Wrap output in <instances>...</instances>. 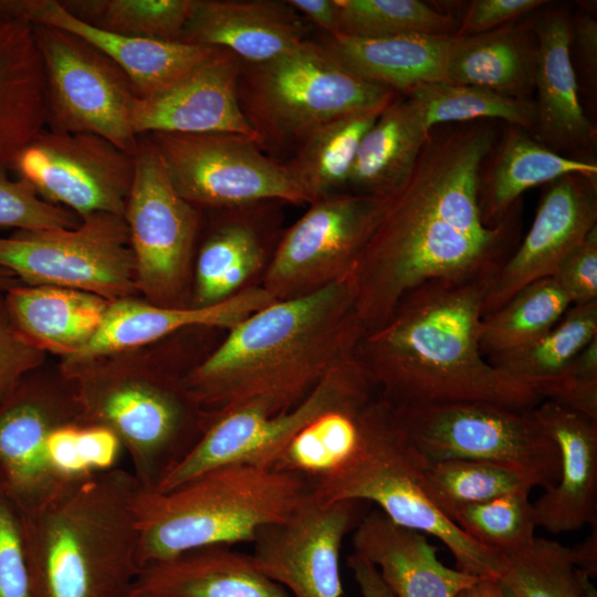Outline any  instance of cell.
<instances>
[{
  "instance_id": "6da1fadb",
  "label": "cell",
  "mask_w": 597,
  "mask_h": 597,
  "mask_svg": "<svg viewBox=\"0 0 597 597\" xmlns=\"http://www.w3.org/2000/svg\"><path fill=\"white\" fill-rule=\"evenodd\" d=\"M500 134L499 122L488 119L429 129L347 277L366 332L381 326L422 283L496 275L511 256L522 239V199L489 227L478 198L480 170Z\"/></svg>"
},
{
  "instance_id": "7a4b0ae2",
  "label": "cell",
  "mask_w": 597,
  "mask_h": 597,
  "mask_svg": "<svg viewBox=\"0 0 597 597\" xmlns=\"http://www.w3.org/2000/svg\"><path fill=\"white\" fill-rule=\"evenodd\" d=\"M494 276L427 281L364 334L355 357L383 400L392 408L484 401L519 409L542 401L481 353L479 328Z\"/></svg>"
},
{
  "instance_id": "3957f363",
  "label": "cell",
  "mask_w": 597,
  "mask_h": 597,
  "mask_svg": "<svg viewBox=\"0 0 597 597\" xmlns=\"http://www.w3.org/2000/svg\"><path fill=\"white\" fill-rule=\"evenodd\" d=\"M365 333L345 279L248 315L181 381L211 420L244 404L280 413L353 358Z\"/></svg>"
},
{
  "instance_id": "277c9868",
  "label": "cell",
  "mask_w": 597,
  "mask_h": 597,
  "mask_svg": "<svg viewBox=\"0 0 597 597\" xmlns=\"http://www.w3.org/2000/svg\"><path fill=\"white\" fill-rule=\"evenodd\" d=\"M132 471L66 479L23 515L33 597H129L142 568Z\"/></svg>"
},
{
  "instance_id": "5b68a950",
  "label": "cell",
  "mask_w": 597,
  "mask_h": 597,
  "mask_svg": "<svg viewBox=\"0 0 597 597\" xmlns=\"http://www.w3.org/2000/svg\"><path fill=\"white\" fill-rule=\"evenodd\" d=\"M310 493L301 473L245 463L216 467L165 492L140 488V565L208 545L252 543Z\"/></svg>"
},
{
  "instance_id": "8992f818",
  "label": "cell",
  "mask_w": 597,
  "mask_h": 597,
  "mask_svg": "<svg viewBox=\"0 0 597 597\" xmlns=\"http://www.w3.org/2000/svg\"><path fill=\"white\" fill-rule=\"evenodd\" d=\"M426 465L392 407L377 395L358 416L357 439L348 453L307 479L315 499L375 503L394 523L442 542L458 569L499 578L502 555L471 538L434 505L423 486Z\"/></svg>"
},
{
  "instance_id": "52a82bcc",
  "label": "cell",
  "mask_w": 597,
  "mask_h": 597,
  "mask_svg": "<svg viewBox=\"0 0 597 597\" xmlns=\"http://www.w3.org/2000/svg\"><path fill=\"white\" fill-rule=\"evenodd\" d=\"M396 95L358 77L313 40L266 62L241 61L237 81L240 108L273 159L294 153L317 127Z\"/></svg>"
},
{
  "instance_id": "ba28073f",
  "label": "cell",
  "mask_w": 597,
  "mask_h": 597,
  "mask_svg": "<svg viewBox=\"0 0 597 597\" xmlns=\"http://www.w3.org/2000/svg\"><path fill=\"white\" fill-rule=\"evenodd\" d=\"M85 425L109 429L129 455L132 473L156 490L210 423L182 381L140 369L82 368L69 375Z\"/></svg>"
},
{
  "instance_id": "9c48e42d",
  "label": "cell",
  "mask_w": 597,
  "mask_h": 597,
  "mask_svg": "<svg viewBox=\"0 0 597 597\" xmlns=\"http://www.w3.org/2000/svg\"><path fill=\"white\" fill-rule=\"evenodd\" d=\"M376 396L373 381L354 356L286 411L272 413L261 405L244 404L220 412L156 491H169L224 464L276 468L294 439L314 421L331 412L360 409Z\"/></svg>"
},
{
  "instance_id": "30bf717a",
  "label": "cell",
  "mask_w": 597,
  "mask_h": 597,
  "mask_svg": "<svg viewBox=\"0 0 597 597\" xmlns=\"http://www.w3.org/2000/svg\"><path fill=\"white\" fill-rule=\"evenodd\" d=\"M534 408L458 401L392 409L427 462H493L523 473L535 488L545 490L557 482L559 453Z\"/></svg>"
},
{
  "instance_id": "8fae6325",
  "label": "cell",
  "mask_w": 597,
  "mask_h": 597,
  "mask_svg": "<svg viewBox=\"0 0 597 597\" xmlns=\"http://www.w3.org/2000/svg\"><path fill=\"white\" fill-rule=\"evenodd\" d=\"M0 268L23 285L74 289L108 301L137 290L128 227L112 213L90 214L75 228L0 237Z\"/></svg>"
},
{
  "instance_id": "7c38bea8",
  "label": "cell",
  "mask_w": 597,
  "mask_h": 597,
  "mask_svg": "<svg viewBox=\"0 0 597 597\" xmlns=\"http://www.w3.org/2000/svg\"><path fill=\"white\" fill-rule=\"evenodd\" d=\"M45 86L46 128L92 134L134 155L138 94L128 75L95 46L57 28L34 24Z\"/></svg>"
},
{
  "instance_id": "4fadbf2b",
  "label": "cell",
  "mask_w": 597,
  "mask_h": 597,
  "mask_svg": "<svg viewBox=\"0 0 597 597\" xmlns=\"http://www.w3.org/2000/svg\"><path fill=\"white\" fill-rule=\"evenodd\" d=\"M176 192L193 207L234 209L269 201L308 203L283 163L230 133H150Z\"/></svg>"
},
{
  "instance_id": "5bb4252c",
  "label": "cell",
  "mask_w": 597,
  "mask_h": 597,
  "mask_svg": "<svg viewBox=\"0 0 597 597\" xmlns=\"http://www.w3.org/2000/svg\"><path fill=\"white\" fill-rule=\"evenodd\" d=\"M124 219L135 261L136 287L149 303L180 306L199 226L196 207L171 186L146 136H139Z\"/></svg>"
},
{
  "instance_id": "9a60e30c",
  "label": "cell",
  "mask_w": 597,
  "mask_h": 597,
  "mask_svg": "<svg viewBox=\"0 0 597 597\" xmlns=\"http://www.w3.org/2000/svg\"><path fill=\"white\" fill-rule=\"evenodd\" d=\"M385 199L342 191L308 203L306 212L280 239L261 286L281 301L347 279Z\"/></svg>"
},
{
  "instance_id": "2e32d148",
  "label": "cell",
  "mask_w": 597,
  "mask_h": 597,
  "mask_svg": "<svg viewBox=\"0 0 597 597\" xmlns=\"http://www.w3.org/2000/svg\"><path fill=\"white\" fill-rule=\"evenodd\" d=\"M8 170L81 219L97 212L124 217L135 160L103 137L44 128Z\"/></svg>"
},
{
  "instance_id": "e0dca14e",
  "label": "cell",
  "mask_w": 597,
  "mask_h": 597,
  "mask_svg": "<svg viewBox=\"0 0 597 597\" xmlns=\"http://www.w3.org/2000/svg\"><path fill=\"white\" fill-rule=\"evenodd\" d=\"M84 423L72 379L48 380L36 370L25 376L0 404V493L29 513L66 480L52 468V432Z\"/></svg>"
},
{
  "instance_id": "ac0fdd59",
  "label": "cell",
  "mask_w": 597,
  "mask_h": 597,
  "mask_svg": "<svg viewBox=\"0 0 597 597\" xmlns=\"http://www.w3.org/2000/svg\"><path fill=\"white\" fill-rule=\"evenodd\" d=\"M362 503H327L310 493L284 520L258 531L254 564L292 597H342V544L363 517Z\"/></svg>"
},
{
  "instance_id": "d6986e66",
  "label": "cell",
  "mask_w": 597,
  "mask_h": 597,
  "mask_svg": "<svg viewBox=\"0 0 597 597\" xmlns=\"http://www.w3.org/2000/svg\"><path fill=\"white\" fill-rule=\"evenodd\" d=\"M597 228V178L572 174L546 185L528 231L493 279L483 315L554 274Z\"/></svg>"
},
{
  "instance_id": "ffe728a7",
  "label": "cell",
  "mask_w": 597,
  "mask_h": 597,
  "mask_svg": "<svg viewBox=\"0 0 597 597\" xmlns=\"http://www.w3.org/2000/svg\"><path fill=\"white\" fill-rule=\"evenodd\" d=\"M570 15L569 4L551 1L533 13L538 40L533 136L561 155L595 159L597 130L582 105L570 57Z\"/></svg>"
},
{
  "instance_id": "44dd1931",
  "label": "cell",
  "mask_w": 597,
  "mask_h": 597,
  "mask_svg": "<svg viewBox=\"0 0 597 597\" xmlns=\"http://www.w3.org/2000/svg\"><path fill=\"white\" fill-rule=\"evenodd\" d=\"M240 66L239 57L221 49L166 90L138 96L132 113L135 134L230 133L259 144L238 102Z\"/></svg>"
},
{
  "instance_id": "7402d4cb",
  "label": "cell",
  "mask_w": 597,
  "mask_h": 597,
  "mask_svg": "<svg viewBox=\"0 0 597 597\" xmlns=\"http://www.w3.org/2000/svg\"><path fill=\"white\" fill-rule=\"evenodd\" d=\"M0 14L77 35L122 67L140 97L166 90L221 50L109 32L78 19L57 0H0Z\"/></svg>"
},
{
  "instance_id": "603a6c76",
  "label": "cell",
  "mask_w": 597,
  "mask_h": 597,
  "mask_svg": "<svg viewBox=\"0 0 597 597\" xmlns=\"http://www.w3.org/2000/svg\"><path fill=\"white\" fill-rule=\"evenodd\" d=\"M275 300L262 287H244L208 306H161L132 297L111 301L104 318L87 344L66 358L75 371L104 356L147 345L179 329L193 326L231 328Z\"/></svg>"
},
{
  "instance_id": "cb8c5ba5",
  "label": "cell",
  "mask_w": 597,
  "mask_h": 597,
  "mask_svg": "<svg viewBox=\"0 0 597 597\" xmlns=\"http://www.w3.org/2000/svg\"><path fill=\"white\" fill-rule=\"evenodd\" d=\"M534 410L559 453L557 482L533 503L536 526L554 535L596 526L597 420L549 400Z\"/></svg>"
},
{
  "instance_id": "d4e9b609",
  "label": "cell",
  "mask_w": 597,
  "mask_h": 597,
  "mask_svg": "<svg viewBox=\"0 0 597 597\" xmlns=\"http://www.w3.org/2000/svg\"><path fill=\"white\" fill-rule=\"evenodd\" d=\"M305 22L289 0H195L180 42L262 63L310 40Z\"/></svg>"
},
{
  "instance_id": "484cf974",
  "label": "cell",
  "mask_w": 597,
  "mask_h": 597,
  "mask_svg": "<svg viewBox=\"0 0 597 597\" xmlns=\"http://www.w3.org/2000/svg\"><path fill=\"white\" fill-rule=\"evenodd\" d=\"M354 530V554L377 568L395 597H457L483 578L447 567L423 533L394 523L378 509Z\"/></svg>"
},
{
  "instance_id": "4316f807",
  "label": "cell",
  "mask_w": 597,
  "mask_h": 597,
  "mask_svg": "<svg viewBox=\"0 0 597 597\" xmlns=\"http://www.w3.org/2000/svg\"><path fill=\"white\" fill-rule=\"evenodd\" d=\"M129 597H292L251 556L208 545L145 565Z\"/></svg>"
},
{
  "instance_id": "83f0119b",
  "label": "cell",
  "mask_w": 597,
  "mask_h": 597,
  "mask_svg": "<svg viewBox=\"0 0 597 597\" xmlns=\"http://www.w3.org/2000/svg\"><path fill=\"white\" fill-rule=\"evenodd\" d=\"M572 174L597 178L596 159L561 155L527 130L505 125L479 175L478 198L483 222L496 226L527 189Z\"/></svg>"
},
{
  "instance_id": "f1b7e54d",
  "label": "cell",
  "mask_w": 597,
  "mask_h": 597,
  "mask_svg": "<svg viewBox=\"0 0 597 597\" xmlns=\"http://www.w3.org/2000/svg\"><path fill=\"white\" fill-rule=\"evenodd\" d=\"M533 13L489 32L453 35L446 81L485 87L512 98L533 100L538 56Z\"/></svg>"
},
{
  "instance_id": "f546056e",
  "label": "cell",
  "mask_w": 597,
  "mask_h": 597,
  "mask_svg": "<svg viewBox=\"0 0 597 597\" xmlns=\"http://www.w3.org/2000/svg\"><path fill=\"white\" fill-rule=\"evenodd\" d=\"M453 35L401 34L385 38L325 35L318 42L358 77L407 95L415 88L446 81Z\"/></svg>"
},
{
  "instance_id": "4dcf8cb0",
  "label": "cell",
  "mask_w": 597,
  "mask_h": 597,
  "mask_svg": "<svg viewBox=\"0 0 597 597\" xmlns=\"http://www.w3.org/2000/svg\"><path fill=\"white\" fill-rule=\"evenodd\" d=\"M46 128L44 73L33 27L0 14V166Z\"/></svg>"
},
{
  "instance_id": "1f68e13d",
  "label": "cell",
  "mask_w": 597,
  "mask_h": 597,
  "mask_svg": "<svg viewBox=\"0 0 597 597\" xmlns=\"http://www.w3.org/2000/svg\"><path fill=\"white\" fill-rule=\"evenodd\" d=\"M4 301L13 325L28 343L65 359L93 337L111 303L80 290L23 284L4 293Z\"/></svg>"
},
{
  "instance_id": "d6a6232c",
  "label": "cell",
  "mask_w": 597,
  "mask_h": 597,
  "mask_svg": "<svg viewBox=\"0 0 597 597\" xmlns=\"http://www.w3.org/2000/svg\"><path fill=\"white\" fill-rule=\"evenodd\" d=\"M429 129L419 103L411 96L397 94L364 136L347 192L390 195L412 170Z\"/></svg>"
},
{
  "instance_id": "836d02e7",
  "label": "cell",
  "mask_w": 597,
  "mask_h": 597,
  "mask_svg": "<svg viewBox=\"0 0 597 597\" xmlns=\"http://www.w3.org/2000/svg\"><path fill=\"white\" fill-rule=\"evenodd\" d=\"M256 205L227 209L229 218L203 242L196 262L193 306L229 298L262 268L265 241L254 216Z\"/></svg>"
},
{
  "instance_id": "e575fe53",
  "label": "cell",
  "mask_w": 597,
  "mask_h": 597,
  "mask_svg": "<svg viewBox=\"0 0 597 597\" xmlns=\"http://www.w3.org/2000/svg\"><path fill=\"white\" fill-rule=\"evenodd\" d=\"M389 103L341 116L317 127L283 163L308 203L346 189L364 136Z\"/></svg>"
},
{
  "instance_id": "d590c367",
  "label": "cell",
  "mask_w": 597,
  "mask_h": 597,
  "mask_svg": "<svg viewBox=\"0 0 597 597\" xmlns=\"http://www.w3.org/2000/svg\"><path fill=\"white\" fill-rule=\"evenodd\" d=\"M572 303L549 276L537 280L482 316L479 346L489 363L520 352L548 333Z\"/></svg>"
},
{
  "instance_id": "8d00e7d4",
  "label": "cell",
  "mask_w": 597,
  "mask_h": 597,
  "mask_svg": "<svg viewBox=\"0 0 597 597\" xmlns=\"http://www.w3.org/2000/svg\"><path fill=\"white\" fill-rule=\"evenodd\" d=\"M597 338V301L572 305L557 324L531 346L490 364L537 391ZM538 396V395H537Z\"/></svg>"
},
{
  "instance_id": "74e56055",
  "label": "cell",
  "mask_w": 597,
  "mask_h": 597,
  "mask_svg": "<svg viewBox=\"0 0 597 597\" xmlns=\"http://www.w3.org/2000/svg\"><path fill=\"white\" fill-rule=\"evenodd\" d=\"M502 557L499 580L512 597H597L570 547L557 541L535 537L528 547Z\"/></svg>"
},
{
  "instance_id": "f35d334b",
  "label": "cell",
  "mask_w": 597,
  "mask_h": 597,
  "mask_svg": "<svg viewBox=\"0 0 597 597\" xmlns=\"http://www.w3.org/2000/svg\"><path fill=\"white\" fill-rule=\"evenodd\" d=\"M406 96L419 103L429 128L481 119L502 121L532 135L535 127L533 100L503 96L481 86L440 81L423 84Z\"/></svg>"
},
{
  "instance_id": "ab89813d",
  "label": "cell",
  "mask_w": 597,
  "mask_h": 597,
  "mask_svg": "<svg viewBox=\"0 0 597 597\" xmlns=\"http://www.w3.org/2000/svg\"><path fill=\"white\" fill-rule=\"evenodd\" d=\"M423 486L448 517L454 510L517 491L531 492L534 483L509 467L473 459L427 462Z\"/></svg>"
},
{
  "instance_id": "60d3db41",
  "label": "cell",
  "mask_w": 597,
  "mask_h": 597,
  "mask_svg": "<svg viewBox=\"0 0 597 597\" xmlns=\"http://www.w3.org/2000/svg\"><path fill=\"white\" fill-rule=\"evenodd\" d=\"M78 19L133 38L180 42L195 0L61 1Z\"/></svg>"
},
{
  "instance_id": "b9f144b4",
  "label": "cell",
  "mask_w": 597,
  "mask_h": 597,
  "mask_svg": "<svg viewBox=\"0 0 597 597\" xmlns=\"http://www.w3.org/2000/svg\"><path fill=\"white\" fill-rule=\"evenodd\" d=\"M338 34L385 38L401 34L454 35L457 17L420 0H335ZM337 34V35H338Z\"/></svg>"
},
{
  "instance_id": "7bdbcfd3",
  "label": "cell",
  "mask_w": 597,
  "mask_h": 597,
  "mask_svg": "<svg viewBox=\"0 0 597 597\" xmlns=\"http://www.w3.org/2000/svg\"><path fill=\"white\" fill-rule=\"evenodd\" d=\"M528 491H517L465 505L448 516L467 535L499 554L528 547L536 527Z\"/></svg>"
},
{
  "instance_id": "ee69618b",
  "label": "cell",
  "mask_w": 597,
  "mask_h": 597,
  "mask_svg": "<svg viewBox=\"0 0 597 597\" xmlns=\"http://www.w3.org/2000/svg\"><path fill=\"white\" fill-rule=\"evenodd\" d=\"M363 409L331 412L314 421L290 444L276 469L310 478L336 463L356 442Z\"/></svg>"
},
{
  "instance_id": "f6af8a7d",
  "label": "cell",
  "mask_w": 597,
  "mask_h": 597,
  "mask_svg": "<svg viewBox=\"0 0 597 597\" xmlns=\"http://www.w3.org/2000/svg\"><path fill=\"white\" fill-rule=\"evenodd\" d=\"M122 450L109 429L85 423L59 427L48 444L51 465L64 479L115 468Z\"/></svg>"
},
{
  "instance_id": "bcb514c9",
  "label": "cell",
  "mask_w": 597,
  "mask_h": 597,
  "mask_svg": "<svg viewBox=\"0 0 597 597\" xmlns=\"http://www.w3.org/2000/svg\"><path fill=\"white\" fill-rule=\"evenodd\" d=\"M0 166V229L41 230L75 228L81 218L42 199L24 180L11 178Z\"/></svg>"
},
{
  "instance_id": "7dc6e473",
  "label": "cell",
  "mask_w": 597,
  "mask_h": 597,
  "mask_svg": "<svg viewBox=\"0 0 597 597\" xmlns=\"http://www.w3.org/2000/svg\"><path fill=\"white\" fill-rule=\"evenodd\" d=\"M537 395L542 400L556 402L597 420V338Z\"/></svg>"
},
{
  "instance_id": "c3c4849f",
  "label": "cell",
  "mask_w": 597,
  "mask_h": 597,
  "mask_svg": "<svg viewBox=\"0 0 597 597\" xmlns=\"http://www.w3.org/2000/svg\"><path fill=\"white\" fill-rule=\"evenodd\" d=\"M0 597H33L23 515L0 493Z\"/></svg>"
},
{
  "instance_id": "681fc988",
  "label": "cell",
  "mask_w": 597,
  "mask_h": 597,
  "mask_svg": "<svg viewBox=\"0 0 597 597\" xmlns=\"http://www.w3.org/2000/svg\"><path fill=\"white\" fill-rule=\"evenodd\" d=\"M45 353L28 343L13 325L0 292V404L29 374L38 370Z\"/></svg>"
},
{
  "instance_id": "f907efd6",
  "label": "cell",
  "mask_w": 597,
  "mask_h": 597,
  "mask_svg": "<svg viewBox=\"0 0 597 597\" xmlns=\"http://www.w3.org/2000/svg\"><path fill=\"white\" fill-rule=\"evenodd\" d=\"M552 277L572 305L597 301V228L562 261Z\"/></svg>"
},
{
  "instance_id": "816d5d0a",
  "label": "cell",
  "mask_w": 597,
  "mask_h": 597,
  "mask_svg": "<svg viewBox=\"0 0 597 597\" xmlns=\"http://www.w3.org/2000/svg\"><path fill=\"white\" fill-rule=\"evenodd\" d=\"M547 0H473L459 19L454 36L480 34L517 21L541 9Z\"/></svg>"
},
{
  "instance_id": "f5cc1de1",
  "label": "cell",
  "mask_w": 597,
  "mask_h": 597,
  "mask_svg": "<svg viewBox=\"0 0 597 597\" xmlns=\"http://www.w3.org/2000/svg\"><path fill=\"white\" fill-rule=\"evenodd\" d=\"M575 49L576 64L589 94L597 86V21L591 13L580 10L570 15V50Z\"/></svg>"
},
{
  "instance_id": "db71d44e",
  "label": "cell",
  "mask_w": 597,
  "mask_h": 597,
  "mask_svg": "<svg viewBox=\"0 0 597 597\" xmlns=\"http://www.w3.org/2000/svg\"><path fill=\"white\" fill-rule=\"evenodd\" d=\"M290 4L325 35L338 34V11L335 0H289Z\"/></svg>"
},
{
  "instance_id": "11a10c76",
  "label": "cell",
  "mask_w": 597,
  "mask_h": 597,
  "mask_svg": "<svg viewBox=\"0 0 597 597\" xmlns=\"http://www.w3.org/2000/svg\"><path fill=\"white\" fill-rule=\"evenodd\" d=\"M347 564L362 597H395L371 563L353 553L348 556Z\"/></svg>"
},
{
  "instance_id": "9f6ffc18",
  "label": "cell",
  "mask_w": 597,
  "mask_h": 597,
  "mask_svg": "<svg viewBox=\"0 0 597 597\" xmlns=\"http://www.w3.org/2000/svg\"><path fill=\"white\" fill-rule=\"evenodd\" d=\"M575 565L593 577L597 573V531L596 526L590 535L580 544L570 547Z\"/></svg>"
},
{
  "instance_id": "6f0895ef",
  "label": "cell",
  "mask_w": 597,
  "mask_h": 597,
  "mask_svg": "<svg viewBox=\"0 0 597 597\" xmlns=\"http://www.w3.org/2000/svg\"><path fill=\"white\" fill-rule=\"evenodd\" d=\"M457 597H512L499 578L483 577Z\"/></svg>"
},
{
  "instance_id": "680465c9",
  "label": "cell",
  "mask_w": 597,
  "mask_h": 597,
  "mask_svg": "<svg viewBox=\"0 0 597 597\" xmlns=\"http://www.w3.org/2000/svg\"><path fill=\"white\" fill-rule=\"evenodd\" d=\"M22 284L13 274L7 270L0 268V292L7 293L8 291Z\"/></svg>"
}]
</instances>
